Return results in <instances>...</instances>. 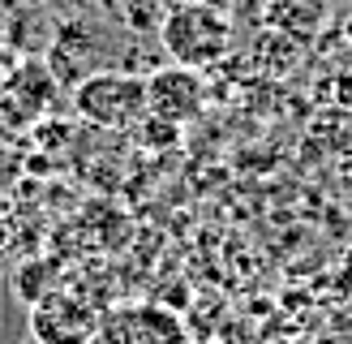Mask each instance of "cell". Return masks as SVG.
<instances>
[{
  "label": "cell",
  "mask_w": 352,
  "mask_h": 344,
  "mask_svg": "<svg viewBox=\"0 0 352 344\" xmlns=\"http://www.w3.org/2000/svg\"><path fill=\"white\" fill-rule=\"evenodd\" d=\"M267 5H275V0H267Z\"/></svg>",
  "instance_id": "8fae6325"
},
{
  "label": "cell",
  "mask_w": 352,
  "mask_h": 344,
  "mask_svg": "<svg viewBox=\"0 0 352 344\" xmlns=\"http://www.w3.org/2000/svg\"><path fill=\"white\" fill-rule=\"evenodd\" d=\"M56 91H60V82L52 74V65L39 56H26L22 65L5 69V78H0V99L17 112V120L43 116L52 108V99H56Z\"/></svg>",
  "instance_id": "8992f818"
},
{
  "label": "cell",
  "mask_w": 352,
  "mask_h": 344,
  "mask_svg": "<svg viewBox=\"0 0 352 344\" xmlns=\"http://www.w3.org/2000/svg\"><path fill=\"white\" fill-rule=\"evenodd\" d=\"M164 5H168V17L160 26V43L172 65L202 74V69L228 56L236 30H232V17L219 5H210V0H164Z\"/></svg>",
  "instance_id": "6da1fadb"
},
{
  "label": "cell",
  "mask_w": 352,
  "mask_h": 344,
  "mask_svg": "<svg viewBox=\"0 0 352 344\" xmlns=\"http://www.w3.org/2000/svg\"><path fill=\"white\" fill-rule=\"evenodd\" d=\"M202 103H206V82L198 69L164 65L146 78V116H160L181 129L202 116Z\"/></svg>",
  "instance_id": "5b68a950"
},
{
  "label": "cell",
  "mask_w": 352,
  "mask_h": 344,
  "mask_svg": "<svg viewBox=\"0 0 352 344\" xmlns=\"http://www.w3.org/2000/svg\"><path fill=\"white\" fill-rule=\"evenodd\" d=\"M52 288H56V267H52L47 258H30V263L22 267V275H17V292H22V301L34 305Z\"/></svg>",
  "instance_id": "52a82bcc"
},
{
  "label": "cell",
  "mask_w": 352,
  "mask_h": 344,
  "mask_svg": "<svg viewBox=\"0 0 352 344\" xmlns=\"http://www.w3.org/2000/svg\"><path fill=\"white\" fill-rule=\"evenodd\" d=\"M30 332L39 344H91L99 332V314L82 292L56 284L30 305Z\"/></svg>",
  "instance_id": "3957f363"
},
{
  "label": "cell",
  "mask_w": 352,
  "mask_h": 344,
  "mask_svg": "<svg viewBox=\"0 0 352 344\" xmlns=\"http://www.w3.org/2000/svg\"><path fill=\"white\" fill-rule=\"evenodd\" d=\"M91 344H193L185 323L160 305H116L99 314Z\"/></svg>",
  "instance_id": "277c9868"
},
{
  "label": "cell",
  "mask_w": 352,
  "mask_h": 344,
  "mask_svg": "<svg viewBox=\"0 0 352 344\" xmlns=\"http://www.w3.org/2000/svg\"><path fill=\"white\" fill-rule=\"evenodd\" d=\"M74 112L99 129H138L146 116V78L99 69L74 86Z\"/></svg>",
  "instance_id": "7a4b0ae2"
},
{
  "label": "cell",
  "mask_w": 352,
  "mask_h": 344,
  "mask_svg": "<svg viewBox=\"0 0 352 344\" xmlns=\"http://www.w3.org/2000/svg\"><path fill=\"white\" fill-rule=\"evenodd\" d=\"M210 5H219V0H210Z\"/></svg>",
  "instance_id": "30bf717a"
},
{
  "label": "cell",
  "mask_w": 352,
  "mask_h": 344,
  "mask_svg": "<svg viewBox=\"0 0 352 344\" xmlns=\"http://www.w3.org/2000/svg\"><path fill=\"white\" fill-rule=\"evenodd\" d=\"M39 5H47V9H56V13H69V17H82L86 9L95 5V0H39Z\"/></svg>",
  "instance_id": "9c48e42d"
},
{
  "label": "cell",
  "mask_w": 352,
  "mask_h": 344,
  "mask_svg": "<svg viewBox=\"0 0 352 344\" xmlns=\"http://www.w3.org/2000/svg\"><path fill=\"white\" fill-rule=\"evenodd\" d=\"M164 17H168V5H164V0H125V5H120V22H125L129 30H151V34H160Z\"/></svg>",
  "instance_id": "ba28073f"
}]
</instances>
